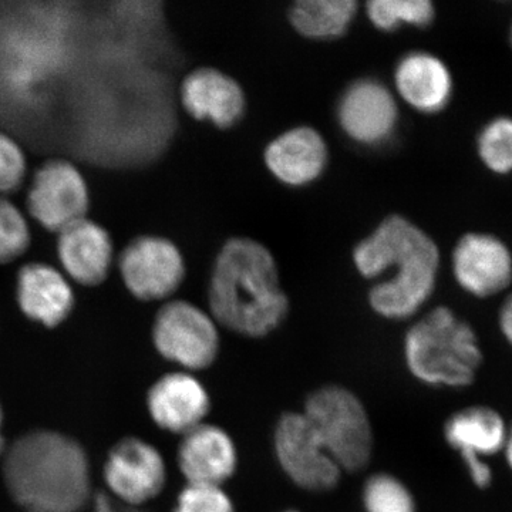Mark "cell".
I'll use <instances>...</instances> for the list:
<instances>
[{"mask_svg": "<svg viewBox=\"0 0 512 512\" xmlns=\"http://www.w3.org/2000/svg\"><path fill=\"white\" fill-rule=\"evenodd\" d=\"M503 454L505 461H507L508 467L512 471V424L508 426L507 437H505V443L503 448Z\"/></svg>", "mask_w": 512, "mask_h": 512, "instance_id": "f1b7e54d", "label": "cell"}, {"mask_svg": "<svg viewBox=\"0 0 512 512\" xmlns=\"http://www.w3.org/2000/svg\"><path fill=\"white\" fill-rule=\"evenodd\" d=\"M508 424L488 406H470L451 414L444 423V439L460 456L471 483L485 490L493 483L487 458L503 453Z\"/></svg>", "mask_w": 512, "mask_h": 512, "instance_id": "ba28073f", "label": "cell"}, {"mask_svg": "<svg viewBox=\"0 0 512 512\" xmlns=\"http://www.w3.org/2000/svg\"><path fill=\"white\" fill-rule=\"evenodd\" d=\"M26 173V160L22 150L6 134L0 133V194L15 191Z\"/></svg>", "mask_w": 512, "mask_h": 512, "instance_id": "4316f807", "label": "cell"}, {"mask_svg": "<svg viewBox=\"0 0 512 512\" xmlns=\"http://www.w3.org/2000/svg\"><path fill=\"white\" fill-rule=\"evenodd\" d=\"M178 470L190 484L221 485L237 474V443L224 427L204 423L181 436Z\"/></svg>", "mask_w": 512, "mask_h": 512, "instance_id": "9a60e30c", "label": "cell"}, {"mask_svg": "<svg viewBox=\"0 0 512 512\" xmlns=\"http://www.w3.org/2000/svg\"><path fill=\"white\" fill-rule=\"evenodd\" d=\"M478 156L488 170L512 173V119L497 117L485 124L477 138Z\"/></svg>", "mask_w": 512, "mask_h": 512, "instance_id": "cb8c5ba5", "label": "cell"}, {"mask_svg": "<svg viewBox=\"0 0 512 512\" xmlns=\"http://www.w3.org/2000/svg\"><path fill=\"white\" fill-rule=\"evenodd\" d=\"M18 302L28 318L42 325H59L72 312V288L52 266L29 264L20 269Z\"/></svg>", "mask_w": 512, "mask_h": 512, "instance_id": "ffe728a7", "label": "cell"}, {"mask_svg": "<svg viewBox=\"0 0 512 512\" xmlns=\"http://www.w3.org/2000/svg\"><path fill=\"white\" fill-rule=\"evenodd\" d=\"M120 272L128 291L143 301H160L173 295L185 276L180 249L160 237H141L120 256Z\"/></svg>", "mask_w": 512, "mask_h": 512, "instance_id": "9c48e42d", "label": "cell"}, {"mask_svg": "<svg viewBox=\"0 0 512 512\" xmlns=\"http://www.w3.org/2000/svg\"><path fill=\"white\" fill-rule=\"evenodd\" d=\"M211 396L197 375L183 370L167 373L151 386L147 407L158 429L184 436L207 423Z\"/></svg>", "mask_w": 512, "mask_h": 512, "instance_id": "5bb4252c", "label": "cell"}, {"mask_svg": "<svg viewBox=\"0 0 512 512\" xmlns=\"http://www.w3.org/2000/svg\"><path fill=\"white\" fill-rule=\"evenodd\" d=\"M365 512H417L416 498L402 478L390 473L367 477L362 488Z\"/></svg>", "mask_w": 512, "mask_h": 512, "instance_id": "603a6c76", "label": "cell"}, {"mask_svg": "<svg viewBox=\"0 0 512 512\" xmlns=\"http://www.w3.org/2000/svg\"><path fill=\"white\" fill-rule=\"evenodd\" d=\"M173 512H235V504L221 485L187 483Z\"/></svg>", "mask_w": 512, "mask_h": 512, "instance_id": "484cf974", "label": "cell"}, {"mask_svg": "<svg viewBox=\"0 0 512 512\" xmlns=\"http://www.w3.org/2000/svg\"><path fill=\"white\" fill-rule=\"evenodd\" d=\"M301 412L342 473H360L369 466L375 433L365 404L352 390L320 386L308 394Z\"/></svg>", "mask_w": 512, "mask_h": 512, "instance_id": "5b68a950", "label": "cell"}, {"mask_svg": "<svg viewBox=\"0 0 512 512\" xmlns=\"http://www.w3.org/2000/svg\"><path fill=\"white\" fill-rule=\"evenodd\" d=\"M3 474L13 500L29 512H79L90 498L86 453L55 431H32L16 440Z\"/></svg>", "mask_w": 512, "mask_h": 512, "instance_id": "3957f363", "label": "cell"}, {"mask_svg": "<svg viewBox=\"0 0 512 512\" xmlns=\"http://www.w3.org/2000/svg\"><path fill=\"white\" fill-rule=\"evenodd\" d=\"M2 424H3V413H2V407H0V453H2L3 444H5V440H3V436H2Z\"/></svg>", "mask_w": 512, "mask_h": 512, "instance_id": "f546056e", "label": "cell"}, {"mask_svg": "<svg viewBox=\"0 0 512 512\" xmlns=\"http://www.w3.org/2000/svg\"><path fill=\"white\" fill-rule=\"evenodd\" d=\"M264 160L269 173L282 184L305 187L325 173L328 144L315 128L293 127L266 146Z\"/></svg>", "mask_w": 512, "mask_h": 512, "instance_id": "e0dca14e", "label": "cell"}, {"mask_svg": "<svg viewBox=\"0 0 512 512\" xmlns=\"http://www.w3.org/2000/svg\"><path fill=\"white\" fill-rule=\"evenodd\" d=\"M460 288L476 298H491L512 282V255L500 238L470 232L457 242L451 256Z\"/></svg>", "mask_w": 512, "mask_h": 512, "instance_id": "4fadbf2b", "label": "cell"}, {"mask_svg": "<svg viewBox=\"0 0 512 512\" xmlns=\"http://www.w3.org/2000/svg\"><path fill=\"white\" fill-rule=\"evenodd\" d=\"M272 448L276 464L295 487L312 494L330 493L338 487L342 470L301 410L286 412L276 420Z\"/></svg>", "mask_w": 512, "mask_h": 512, "instance_id": "52a82bcc", "label": "cell"}, {"mask_svg": "<svg viewBox=\"0 0 512 512\" xmlns=\"http://www.w3.org/2000/svg\"><path fill=\"white\" fill-rule=\"evenodd\" d=\"M339 126L343 133L363 146H379L393 136L399 109L392 92L375 79L350 84L338 103Z\"/></svg>", "mask_w": 512, "mask_h": 512, "instance_id": "7c38bea8", "label": "cell"}, {"mask_svg": "<svg viewBox=\"0 0 512 512\" xmlns=\"http://www.w3.org/2000/svg\"><path fill=\"white\" fill-rule=\"evenodd\" d=\"M208 306L220 328L242 338H266L281 328L289 299L271 251L251 238L225 242L212 266Z\"/></svg>", "mask_w": 512, "mask_h": 512, "instance_id": "7a4b0ae2", "label": "cell"}, {"mask_svg": "<svg viewBox=\"0 0 512 512\" xmlns=\"http://www.w3.org/2000/svg\"><path fill=\"white\" fill-rule=\"evenodd\" d=\"M57 251L63 268L79 284L99 285L109 274L113 255L109 234L86 218L60 232Z\"/></svg>", "mask_w": 512, "mask_h": 512, "instance_id": "d6986e66", "label": "cell"}, {"mask_svg": "<svg viewBox=\"0 0 512 512\" xmlns=\"http://www.w3.org/2000/svg\"><path fill=\"white\" fill-rule=\"evenodd\" d=\"M357 272L376 279L369 291V306L380 318H413L429 302L436 289L440 251L434 239L402 215H390L353 249Z\"/></svg>", "mask_w": 512, "mask_h": 512, "instance_id": "6da1fadb", "label": "cell"}, {"mask_svg": "<svg viewBox=\"0 0 512 512\" xmlns=\"http://www.w3.org/2000/svg\"><path fill=\"white\" fill-rule=\"evenodd\" d=\"M397 93L414 110L437 114L453 96V77L446 63L427 52L407 53L394 70Z\"/></svg>", "mask_w": 512, "mask_h": 512, "instance_id": "ac0fdd59", "label": "cell"}, {"mask_svg": "<svg viewBox=\"0 0 512 512\" xmlns=\"http://www.w3.org/2000/svg\"><path fill=\"white\" fill-rule=\"evenodd\" d=\"M355 0H299L288 12L292 28L312 40H335L345 36L355 20Z\"/></svg>", "mask_w": 512, "mask_h": 512, "instance_id": "44dd1931", "label": "cell"}, {"mask_svg": "<svg viewBox=\"0 0 512 512\" xmlns=\"http://www.w3.org/2000/svg\"><path fill=\"white\" fill-rule=\"evenodd\" d=\"M157 352L183 372L215 365L221 352V328L211 313L187 301L165 303L153 325Z\"/></svg>", "mask_w": 512, "mask_h": 512, "instance_id": "8992f818", "label": "cell"}, {"mask_svg": "<svg viewBox=\"0 0 512 512\" xmlns=\"http://www.w3.org/2000/svg\"><path fill=\"white\" fill-rule=\"evenodd\" d=\"M104 480L119 500L138 507L163 493L167 466L163 454L153 444L130 437L110 451Z\"/></svg>", "mask_w": 512, "mask_h": 512, "instance_id": "8fae6325", "label": "cell"}, {"mask_svg": "<svg viewBox=\"0 0 512 512\" xmlns=\"http://www.w3.org/2000/svg\"><path fill=\"white\" fill-rule=\"evenodd\" d=\"M181 101L195 120L210 121L222 130L237 126L247 109L241 84L212 67H201L185 77Z\"/></svg>", "mask_w": 512, "mask_h": 512, "instance_id": "2e32d148", "label": "cell"}, {"mask_svg": "<svg viewBox=\"0 0 512 512\" xmlns=\"http://www.w3.org/2000/svg\"><path fill=\"white\" fill-rule=\"evenodd\" d=\"M476 332L447 306H437L412 323L403 339V360L413 379L430 387L464 389L483 365Z\"/></svg>", "mask_w": 512, "mask_h": 512, "instance_id": "277c9868", "label": "cell"}, {"mask_svg": "<svg viewBox=\"0 0 512 512\" xmlns=\"http://www.w3.org/2000/svg\"><path fill=\"white\" fill-rule=\"evenodd\" d=\"M29 242L28 222L12 202L0 198V264L25 254Z\"/></svg>", "mask_w": 512, "mask_h": 512, "instance_id": "d4e9b609", "label": "cell"}, {"mask_svg": "<svg viewBox=\"0 0 512 512\" xmlns=\"http://www.w3.org/2000/svg\"><path fill=\"white\" fill-rule=\"evenodd\" d=\"M367 18L382 32H394L402 26L424 29L436 18L430 0H372L366 3Z\"/></svg>", "mask_w": 512, "mask_h": 512, "instance_id": "7402d4cb", "label": "cell"}, {"mask_svg": "<svg viewBox=\"0 0 512 512\" xmlns=\"http://www.w3.org/2000/svg\"><path fill=\"white\" fill-rule=\"evenodd\" d=\"M498 325L508 345L512 348V293L505 298L498 315Z\"/></svg>", "mask_w": 512, "mask_h": 512, "instance_id": "83f0119b", "label": "cell"}, {"mask_svg": "<svg viewBox=\"0 0 512 512\" xmlns=\"http://www.w3.org/2000/svg\"><path fill=\"white\" fill-rule=\"evenodd\" d=\"M511 45H512V26H511Z\"/></svg>", "mask_w": 512, "mask_h": 512, "instance_id": "1f68e13d", "label": "cell"}, {"mask_svg": "<svg viewBox=\"0 0 512 512\" xmlns=\"http://www.w3.org/2000/svg\"><path fill=\"white\" fill-rule=\"evenodd\" d=\"M30 214L50 231L62 232L84 220L89 208L86 181L73 164L49 161L39 168L28 195Z\"/></svg>", "mask_w": 512, "mask_h": 512, "instance_id": "30bf717a", "label": "cell"}, {"mask_svg": "<svg viewBox=\"0 0 512 512\" xmlns=\"http://www.w3.org/2000/svg\"><path fill=\"white\" fill-rule=\"evenodd\" d=\"M281 512H301V511L295 510V508H288V510H284V511H281Z\"/></svg>", "mask_w": 512, "mask_h": 512, "instance_id": "4dcf8cb0", "label": "cell"}]
</instances>
